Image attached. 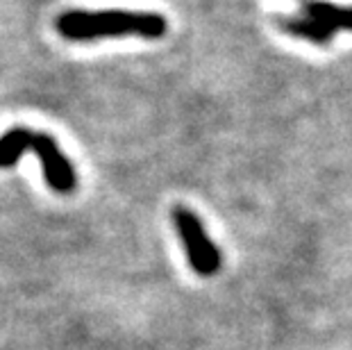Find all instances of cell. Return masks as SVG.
<instances>
[{
  "label": "cell",
  "mask_w": 352,
  "mask_h": 350,
  "mask_svg": "<svg viewBox=\"0 0 352 350\" xmlns=\"http://www.w3.org/2000/svg\"><path fill=\"white\" fill-rule=\"evenodd\" d=\"M57 32L69 41H94L109 39V36L162 39L166 34V19L155 12L71 10L57 19Z\"/></svg>",
  "instance_id": "cell-1"
},
{
  "label": "cell",
  "mask_w": 352,
  "mask_h": 350,
  "mask_svg": "<svg viewBox=\"0 0 352 350\" xmlns=\"http://www.w3.org/2000/svg\"><path fill=\"white\" fill-rule=\"evenodd\" d=\"M284 30L307 41L327 43L339 30H352V7L311 0L305 5L300 17L284 21Z\"/></svg>",
  "instance_id": "cell-2"
},
{
  "label": "cell",
  "mask_w": 352,
  "mask_h": 350,
  "mask_svg": "<svg viewBox=\"0 0 352 350\" xmlns=\"http://www.w3.org/2000/svg\"><path fill=\"white\" fill-rule=\"evenodd\" d=\"M30 151H32L41 162L43 180L57 193H73L78 187V175L73 168V162L62 153V148L52 135L46 132H34L32 141H30Z\"/></svg>",
  "instance_id": "cell-4"
},
{
  "label": "cell",
  "mask_w": 352,
  "mask_h": 350,
  "mask_svg": "<svg viewBox=\"0 0 352 350\" xmlns=\"http://www.w3.org/2000/svg\"><path fill=\"white\" fill-rule=\"evenodd\" d=\"M173 223H175L179 239L184 243L191 269L198 275H202V278H209V275L219 273L221 252L214 245V241L207 237L205 228H202V221L198 216L191 210H186V207H175Z\"/></svg>",
  "instance_id": "cell-3"
},
{
  "label": "cell",
  "mask_w": 352,
  "mask_h": 350,
  "mask_svg": "<svg viewBox=\"0 0 352 350\" xmlns=\"http://www.w3.org/2000/svg\"><path fill=\"white\" fill-rule=\"evenodd\" d=\"M32 130L28 128H12L0 137V168H10L25 153H30V141H32Z\"/></svg>",
  "instance_id": "cell-5"
}]
</instances>
